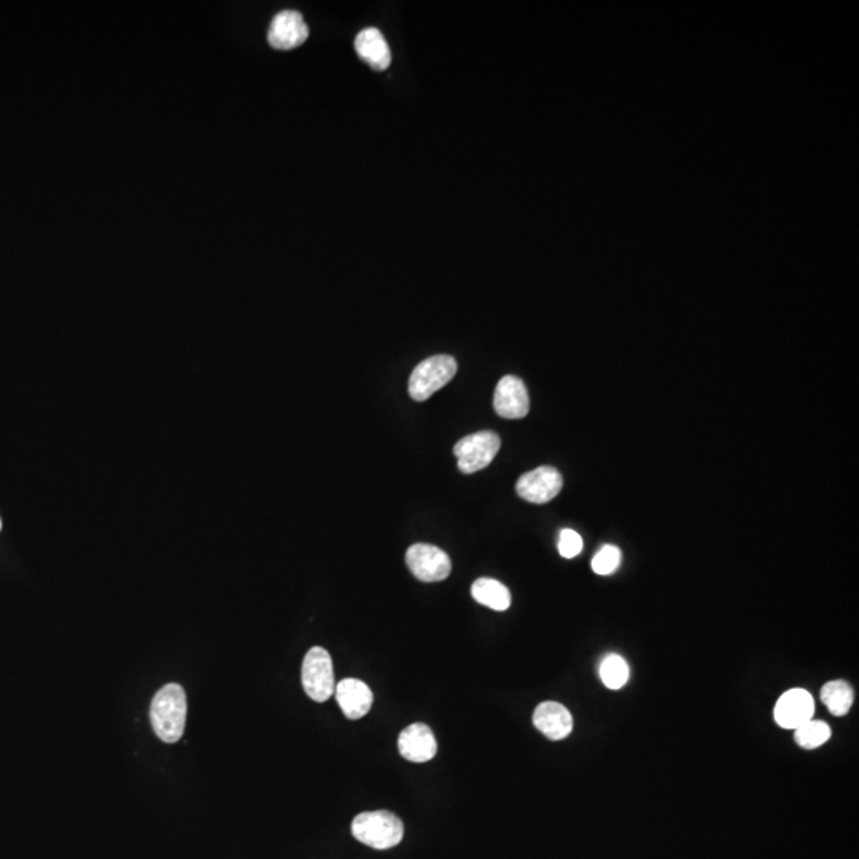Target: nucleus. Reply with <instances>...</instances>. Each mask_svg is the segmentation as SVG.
I'll use <instances>...</instances> for the list:
<instances>
[{
  "mask_svg": "<svg viewBox=\"0 0 859 859\" xmlns=\"http://www.w3.org/2000/svg\"><path fill=\"white\" fill-rule=\"evenodd\" d=\"M355 50L358 56L374 70H385L392 63L389 43L379 29H363L355 39Z\"/></svg>",
  "mask_w": 859,
  "mask_h": 859,
  "instance_id": "nucleus-14",
  "label": "nucleus"
},
{
  "mask_svg": "<svg viewBox=\"0 0 859 859\" xmlns=\"http://www.w3.org/2000/svg\"><path fill=\"white\" fill-rule=\"evenodd\" d=\"M564 479L554 467H538L525 473L516 484V492L525 502L543 505L560 494Z\"/></svg>",
  "mask_w": 859,
  "mask_h": 859,
  "instance_id": "nucleus-7",
  "label": "nucleus"
},
{
  "mask_svg": "<svg viewBox=\"0 0 859 859\" xmlns=\"http://www.w3.org/2000/svg\"><path fill=\"white\" fill-rule=\"evenodd\" d=\"M187 696L177 683L156 692L150 707V720L156 737L166 743L179 742L187 724Z\"/></svg>",
  "mask_w": 859,
  "mask_h": 859,
  "instance_id": "nucleus-1",
  "label": "nucleus"
},
{
  "mask_svg": "<svg viewBox=\"0 0 859 859\" xmlns=\"http://www.w3.org/2000/svg\"><path fill=\"white\" fill-rule=\"evenodd\" d=\"M622 554L619 548L613 545H605L595 554L592 559V570L597 575L607 576L615 573L621 565Z\"/></svg>",
  "mask_w": 859,
  "mask_h": 859,
  "instance_id": "nucleus-19",
  "label": "nucleus"
},
{
  "mask_svg": "<svg viewBox=\"0 0 859 859\" xmlns=\"http://www.w3.org/2000/svg\"><path fill=\"white\" fill-rule=\"evenodd\" d=\"M600 678L608 689H621L629 680V665L618 654H610L600 664Z\"/></svg>",
  "mask_w": 859,
  "mask_h": 859,
  "instance_id": "nucleus-18",
  "label": "nucleus"
},
{
  "mask_svg": "<svg viewBox=\"0 0 859 859\" xmlns=\"http://www.w3.org/2000/svg\"><path fill=\"white\" fill-rule=\"evenodd\" d=\"M557 548H559L560 556L565 557V559H573L583 551V538L575 530L564 529L560 532Z\"/></svg>",
  "mask_w": 859,
  "mask_h": 859,
  "instance_id": "nucleus-20",
  "label": "nucleus"
},
{
  "mask_svg": "<svg viewBox=\"0 0 859 859\" xmlns=\"http://www.w3.org/2000/svg\"><path fill=\"white\" fill-rule=\"evenodd\" d=\"M303 688L314 702H327L335 696V670L330 653L325 648L314 646L308 651L301 669Z\"/></svg>",
  "mask_w": 859,
  "mask_h": 859,
  "instance_id": "nucleus-4",
  "label": "nucleus"
},
{
  "mask_svg": "<svg viewBox=\"0 0 859 859\" xmlns=\"http://www.w3.org/2000/svg\"><path fill=\"white\" fill-rule=\"evenodd\" d=\"M355 839L376 850L397 847L405 836V825L395 813L387 810L363 812L352 821Z\"/></svg>",
  "mask_w": 859,
  "mask_h": 859,
  "instance_id": "nucleus-2",
  "label": "nucleus"
},
{
  "mask_svg": "<svg viewBox=\"0 0 859 859\" xmlns=\"http://www.w3.org/2000/svg\"><path fill=\"white\" fill-rule=\"evenodd\" d=\"M336 700L349 720H360L368 715L373 705V692L363 681L346 678L336 685Z\"/></svg>",
  "mask_w": 859,
  "mask_h": 859,
  "instance_id": "nucleus-13",
  "label": "nucleus"
},
{
  "mask_svg": "<svg viewBox=\"0 0 859 859\" xmlns=\"http://www.w3.org/2000/svg\"><path fill=\"white\" fill-rule=\"evenodd\" d=\"M500 446V436L489 430L465 436L454 446V455L459 462L460 471L471 475L489 467L497 457Z\"/></svg>",
  "mask_w": 859,
  "mask_h": 859,
  "instance_id": "nucleus-5",
  "label": "nucleus"
},
{
  "mask_svg": "<svg viewBox=\"0 0 859 859\" xmlns=\"http://www.w3.org/2000/svg\"><path fill=\"white\" fill-rule=\"evenodd\" d=\"M398 750L403 758L411 762L432 761L438 751L435 734L424 723H414L401 731L398 737Z\"/></svg>",
  "mask_w": 859,
  "mask_h": 859,
  "instance_id": "nucleus-11",
  "label": "nucleus"
},
{
  "mask_svg": "<svg viewBox=\"0 0 859 859\" xmlns=\"http://www.w3.org/2000/svg\"><path fill=\"white\" fill-rule=\"evenodd\" d=\"M797 745L805 750H815V748L825 745L831 739V727L823 721H809L797 727L796 735H794Z\"/></svg>",
  "mask_w": 859,
  "mask_h": 859,
  "instance_id": "nucleus-17",
  "label": "nucleus"
},
{
  "mask_svg": "<svg viewBox=\"0 0 859 859\" xmlns=\"http://www.w3.org/2000/svg\"><path fill=\"white\" fill-rule=\"evenodd\" d=\"M309 37L308 24L296 10H284L274 16L268 32L269 45L276 50L300 47Z\"/></svg>",
  "mask_w": 859,
  "mask_h": 859,
  "instance_id": "nucleus-9",
  "label": "nucleus"
},
{
  "mask_svg": "<svg viewBox=\"0 0 859 859\" xmlns=\"http://www.w3.org/2000/svg\"><path fill=\"white\" fill-rule=\"evenodd\" d=\"M821 700L834 716H845L855 702V692L847 681H829L821 689Z\"/></svg>",
  "mask_w": 859,
  "mask_h": 859,
  "instance_id": "nucleus-16",
  "label": "nucleus"
},
{
  "mask_svg": "<svg viewBox=\"0 0 859 859\" xmlns=\"http://www.w3.org/2000/svg\"><path fill=\"white\" fill-rule=\"evenodd\" d=\"M471 595L476 602L495 611H505L510 608L511 594L508 587L492 578H479L471 586Z\"/></svg>",
  "mask_w": 859,
  "mask_h": 859,
  "instance_id": "nucleus-15",
  "label": "nucleus"
},
{
  "mask_svg": "<svg viewBox=\"0 0 859 859\" xmlns=\"http://www.w3.org/2000/svg\"><path fill=\"white\" fill-rule=\"evenodd\" d=\"M406 564L417 580L424 583H436L446 580L451 575V559L443 549L433 545L417 543L406 552Z\"/></svg>",
  "mask_w": 859,
  "mask_h": 859,
  "instance_id": "nucleus-6",
  "label": "nucleus"
},
{
  "mask_svg": "<svg viewBox=\"0 0 859 859\" xmlns=\"http://www.w3.org/2000/svg\"><path fill=\"white\" fill-rule=\"evenodd\" d=\"M494 408L503 419H522L529 414L530 398L527 387L516 376H505L495 389Z\"/></svg>",
  "mask_w": 859,
  "mask_h": 859,
  "instance_id": "nucleus-10",
  "label": "nucleus"
},
{
  "mask_svg": "<svg viewBox=\"0 0 859 859\" xmlns=\"http://www.w3.org/2000/svg\"><path fill=\"white\" fill-rule=\"evenodd\" d=\"M0 529H2V521H0Z\"/></svg>",
  "mask_w": 859,
  "mask_h": 859,
  "instance_id": "nucleus-21",
  "label": "nucleus"
},
{
  "mask_svg": "<svg viewBox=\"0 0 859 859\" xmlns=\"http://www.w3.org/2000/svg\"><path fill=\"white\" fill-rule=\"evenodd\" d=\"M457 374V362L451 355H435L414 368L409 378V395L416 401H425L449 384Z\"/></svg>",
  "mask_w": 859,
  "mask_h": 859,
  "instance_id": "nucleus-3",
  "label": "nucleus"
},
{
  "mask_svg": "<svg viewBox=\"0 0 859 859\" xmlns=\"http://www.w3.org/2000/svg\"><path fill=\"white\" fill-rule=\"evenodd\" d=\"M533 724L551 740H564L572 734L573 716L559 702H543L535 708Z\"/></svg>",
  "mask_w": 859,
  "mask_h": 859,
  "instance_id": "nucleus-12",
  "label": "nucleus"
},
{
  "mask_svg": "<svg viewBox=\"0 0 859 859\" xmlns=\"http://www.w3.org/2000/svg\"><path fill=\"white\" fill-rule=\"evenodd\" d=\"M813 713H815V700L812 694L799 688L785 692L778 699L774 710L778 726H782L783 729H794V731L802 724L812 721Z\"/></svg>",
  "mask_w": 859,
  "mask_h": 859,
  "instance_id": "nucleus-8",
  "label": "nucleus"
}]
</instances>
